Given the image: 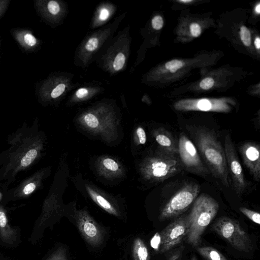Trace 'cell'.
I'll list each match as a JSON object with an SVG mask.
<instances>
[{
    "instance_id": "cell-1",
    "label": "cell",
    "mask_w": 260,
    "mask_h": 260,
    "mask_svg": "<svg viewBox=\"0 0 260 260\" xmlns=\"http://www.w3.org/2000/svg\"><path fill=\"white\" fill-rule=\"evenodd\" d=\"M37 124H24L8 136L9 147L0 153V184L9 185L20 172L29 169L41 157L44 141Z\"/></svg>"
},
{
    "instance_id": "cell-2",
    "label": "cell",
    "mask_w": 260,
    "mask_h": 260,
    "mask_svg": "<svg viewBox=\"0 0 260 260\" xmlns=\"http://www.w3.org/2000/svg\"><path fill=\"white\" fill-rule=\"evenodd\" d=\"M186 128L194 139L210 173L224 186L229 187L225 151L215 132L204 126H189Z\"/></svg>"
},
{
    "instance_id": "cell-3",
    "label": "cell",
    "mask_w": 260,
    "mask_h": 260,
    "mask_svg": "<svg viewBox=\"0 0 260 260\" xmlns=\"http://www.w3.org/2000/svg\"><path fill=\"white\" fill-rule=\"evenodd\" d=\"M219 208L218 203L212 197L202 193L194 201L187 215L188 233L186 242L193 247L198 246L205 230L216 216Z\"/></svg>"
},
{
    "instance_id": "cell-4",
    "label": "cell",
    "mask_w": 260,
    "mask_h": 260,
    "mask_svg": "<svg viewBox=\"0 0 260 260\" xmlns=\"http://www.w3.org/2000/svg\"><path fill=\"white\" fill-rule=\"evenodd\" d=\"M183 169L178 154L159 147L154 154L146 158L142 166V173L146 180L160 182L176 175Z\"/></svg>"
},
{
    "instance_id": "cell-5",
    "label": "cell",
    "mask_w": 260,
    "mask_h": 260,
    "mask_svg": "<svg viewBox=\"0 0 260 260\" xmlns=\"http://www.w3.org/2000/svg\"><path fill=\"white\" fill-rule=\"evenodd\" d=\"M212 230L239 251L249 252L253 248L249 235L235 219L221 217L214 222Z\"/></svg>"
},
{
    "instance_id": "cell-6",
    "label": "cell",
    "mask_w": 260,
    "mask_h": 260,
    "mask_svg": "<svg viewBox=\"0 0 260 260\" xmlns=\"http://www.w3.org/2000/svg\"><path fill=\"white\" fill-rule=\"evenodd\" d=\"M200 191L198 184L192 182L185 183L165 205L160 213V220L175 218L182 214L195 201Z\"/></svg>"
},
{
    "instance_id": "cell-7",
    "label": "cell",
    "mask_w": 260,
    "mask_h": 260,
    "mask_svg": "<svg viewBox=\"0 0 260 260\" xmlns=\"http://www.w3.org/2000/svg\"><path fill=\"white\" fill-rule=\"evenodd\" d=\"M178 144V154L183 169L202 176L209 174L210 172L202 161L197 148L184 133L180 134Z\"/></svg>"
},
{
    "instance_id": "cell-8",
    "label": "cell",
    "mask_w": 260,
    "mask_h": 260,
    "mask_svg": "<svg viewBox=\"0 0 260 260\" xmlns=\"http://www.w3.org/2000/svg\"><path fill=\"white\" fill-rule=\"evenodd\" d=\"M224 145L229 176L232 180L235 192L238 197H240L245 192L247 183L229 134H227L225 136Z\"/></svg>"
},
{
    "instance_id": "cell-9",
    "label": "cell",
    "mask_w": 260,
    "mask_h": 260,
    "mask_svg": "<svg viewBox=\"0 0 260 260\" xmlns=\"http://www.w3.org/2000/svg\"><path fill=\"white\" fill-rule=\"evenodd\" d=\"M188 233L187 215L174 220L160 233V252L165 253L172 249L186 238Z\"/></svg>"
},
{
    "instance_id": "cell-10",
    "label": "cell",
    "mask_w": 260,
    "mask_h": 260,
    "mask_svg": "<svg viewBox=\"0 0 260 260\" xmlns=\"http://www.w3.org/2000/svg\"><path fill=\"white\" fill-rule=\"evenodd\" d=\"M76 225L85 241L93 247L100 246L105 231L85 211H78L76 216Z\"/></svg>"
},
{
    "instance_id": "cell-11",
    "label": "cell",
    "mask_w": 260,
    "mask_h": 260,
    "mask_svg": "<svg viewBox=\"0 0 260 260\" xmlns=\"http://www.w3.org/2000/svg\"><path fill=\"white\" fill-rule=\"evenodd\" d=\"M243 163L253 179L256 182L260 179V146L254 142H245L239 147Z\"/></svg>"
},
{
    "instance_id": "cell-12",
    "label": "cell",
    "mask_w": 260,
    "mask_h": 260,
    "mask_svg": "<svg viewBox=\"0 0 260 260\" xmlns=\"http://www.w3.org/2000/svg\"><path fill=\"white\" fill-rule=\"evenodd\" d=\"M175 108L178 110L220 112H228L231 110L230 106L224 101H210L207 99L180 101L175 104Z\"/></svg>"
},
{
    "instance_id": "cell-13",
    "label": "cell",
    "mask_w": 260,
    "mask_h": 260,
    "mask_svg": "<svg viewBox=\"0 0 260 260\" xmlns=\"http://www.w3.org/2000/svg\"><path fill=\"white\" fill-rule=\"evenodd\" d=\"M46 169H41L27 178L14 188L11 195L14 199H21L30 196L41 185L45 178Z\"/></svg>"
},
{
    "instance_id": "cell-14",
    "label": "cell",
    "mask_w": 260,
    "mask_h": 260,
    "mask_svg": "<svg viewBox=\"0 0 260 260\" xmlns=\"http://www.w3.org/2000/svg\"><path fill=\"white\" fill-rule=\"evenodd\" d=\"M12 34L19 45L27 51H34L39 44V41L30 30L14 29Z\"/></svg>"
},
{
    "instance_id": "cell-15",
    "label": "cell",
    "mask_w": 260,
    "mask_h": 260,
    "mask_svg": "<svg viewBox=\"0 0 260 260\" xmlns=\"http://www.w3.org/2000/svg\"><path fill=\"white\" fill-rule=\"evenodd\" d=\"M154 137L160 148L178 154V142L170 132L164 127H160L154 131Z\"/></svg>"
},
{
    "instance_id": "cell-16",
    "label": "cell",
    "mask_w": 260,
    "mask_h": 260,
    "mask_svg": "<svg viewBox=\"0 0 260 260\" xmlns=\"http://www.w3.org/2000/svg\"><path fill=\"white\" fill-rule=\"evenodd\" d=\"M0 238L5 243L14 244L17 240L16 230L9 223L6 211L0 205Z\"/></svg>"
},
{
    "instance_id": "cell-17",
    "label": "cell",
    "mask_w": 260,
    "mask_h": 260,
    "mask_svg": "<svg viewBox=\"0 0 260 260\" xmlns=\"http://www.w3.org/2000/svg\"><path fill=\"white\" fill-rule=\"evenodd\" d=\"M132 255L134 260H150L147 247L140 238H137L134 241Z\"/></svg>"
},
{
    "instance_id": "cell-18",
    "label": "cell",
    "mask_w": 260,
    "mask_h": 260,
    "mask_svg": "<svg viewBox=\"0 0 260 260\" xmlns=\"http://www.w3.org/2000/svg\"><path fill=\"white\" fill-rule=\"evenodd\" d=\"M88 192L93 200L101 208L115 216L119 215L117 209L107 199L102 195L88 188Z\"/></svg>"
},
{
    "instance_id": "cell-19",
    "label": "cell",
    "mask_w": 260,
    "mask_h": 260,
    "mask_svg": "<svg viewBox=\"0 0 260 260\" xmlns=\"http://www.w3.org/2000/svg\"><path fill=\"white\" fill-rule=\"evenodd\" d=\"M197 250L206 260H227L223 254L213 247H198Z\"/></svg>"
},
{
    "instance_id": "cell-20",
    "label": "cell",
    "mask_w": 260,
    "mask_h": 260,
    "mask_svg": "<svg viewBox=\"0 0 260 260\" xmlns=\"http://www.w3.org/2000/svg\"><path fill=\"white\" fill-rule=\"evenodd\" d=\"M102 164L106 171L115 173L119 170L118 164L114 159L110 157H106L102 160Z\"/></svg>"
},
{
    "instance_id": "cell-21",
    "label": "cell",
    "mask_w": 260,
    "mask_h": 260,
    "mask_svg": "<svg viewBox=\"0 0 260 260\" xmlns=\"http://www.w3.org/2000/svg\"><path fill=\"white\" fill-rule=\"evenodd\" d=\"M240 212L254 223L260 224V214L258 212L250 210L245 207L239 209Z\"/></svg>"
},
{
    "instance_id": "cell-22",
    "label": "cell",
    "mask_w": 260,
    "mask_h": 260,
    "mask_svg": "<svg viewBox=\"0 0 260 260\" xmlns=\"http://www.w3.org/2000/svg\"><path fill=\"white\" fill-rule=\"evenodd\" d=\"M84 122L89 128H96L99 125V121L97 117L92 114L88 113L84 117Z\"/></svg>"
},
{
    "instance_id": "cell-23",
    "label": "cell",
    "mask_w": 260,
    "mask_h": 260,
    "mask_svg": "<svg viewBox=\"0 0 260 260\" xmlns=\"http://www.w3.org/2000/svg\"><path fill=\"white\" fill-rule=\"evenodd\" d=\"M46 260H68V259L64 249L62 248H59Z\"/></svg>"
},
{
    "instance_id": "cell-24",
    "label": "cell",
    "mask_w": 260,
    "mask_h": 260,
    "mask_svg": "<svg viewBox=\"0 0 260 260\" xmlns=\"http://www.w3.org/2000/svg\"><path fill=\"white\" fill-rule=\"evenodd\" d=\"M240 37L244 45L246 46H248L250 45V32L248 29L245 26H242L240 28Z\"/></svg>"
},
{
    "instance_id": "cell-25",
    "label": "cell",
    "mask_w": 260,
    "mask_h": 260,
    "mask_svg": "<svg viewBox=\"0 0 260 260\" xmlns=\"http://www.w3.org/2000/svg\"><path fill=\"white\" fill-rule=\"evenodd\" d=\"M183 66V63L177 59L169 61L165 64L166 69L172 73L176 72L178 69L181 68Z\"/></svg>"
},
{
    "instance_id": "cell-26",
    "label": "cell",
    "mask_w": 260,
    "mask_h": 260,
    "mask_svg": "<svg viewBox=\"0 0 260 260\" xmlns=\"http://www.w3.org/2000/svg\"><path fill=\"white\" fill-rule=\"evenodd\" d=\"M125 60V57L122 53H118L114 60L113 66L116 71H119L123 67Z\"/></svg>"
},
{
    "instance_id": "cell-27",
    "label": "cell",
    "mask_w": 260,
    "mask_h": 260,
    "mask_svg": "<svg viewBox=\"0 0 260 260\" xmlns=\"http://www.w3.org/2000/svg\"><path fill=\"white\" fill-rule=\"evenodd\" d=\"M66 86L63 83H60L50 90L49 93L50 98L55 99L59 96L64 91Z\"/></svg>"
},
{
    "instance_id": "cell-28",
    "label": "cell",
    "mask_w": 260,
    "mask_h": 260,
    "mask_svg": "<svg viewBox=\"0 0 260 260\" xmlns=\"http://www.w3.org/2000/svg\"><path fill=\"white\" fill-rule=\"evenodd\" d=\"M152 27L156 30H159L162 27L164 21L160 16H156L153 18L151 21Z\"/></svg>"
},
{
    "instance_id": "cell-29",
    "label": "cell",
    "mask_w": 260,
    "mask_h": 260,
    "mask_svg": "<svg viewBox=\"0 0 260 260\" xmlns=\"http://www.w3.org/2000/svg\"><path fill=\"white\" fill-rule=\"evenodd\" d=\"M98 46V40L96 38H90L85 45L86 49L88 51L95 50Z\"/></svg>"
},
{
    "instance_id": "cell-30",
    "label": "cell",
    "mask_w": 260,
    "mask_h": 260,
    "mask_svg": "<svg viewBox=\"0 0 260 260\" xmlns=\"http://www.w3.org/2000/svg\"><path fill=\"white\" fill-rule=\"evenodd\" d=\"M160 234L158 233H156L151 240V246L156 251H157L160 247Z\"/></svg>"
},
{
    "instance_id": "cell-31",
    "label": "cell",
    "mask_w": 260,
    "mask_h": 260,
    "mask_svg": "<svg viewBox=\"0 0 260 260\" xmlns=\"http://www.w3.org/2000/svg\"><path fill=\"white\" fill-rule=\"evenodd\" d=\"M214 83V81L212 78L207 77L200 82V86L203 89H209L213 86Z\"/></svg>"
},
{
    "instance_id": "cell-32",
    "label": "cell",
    "mask_w": 260,
    "mask_h": 260,
    "mask_svg": "<svg viewBox=\"0 0 260 260\" xmlns=\"http://www.w3.org/2000/svg\"><path fill=\"white\" fill-rule=\"evenodd\" d=\"M136 134L139 143L145 144L146 142V135L144 129L141 127H139L137 129Z\"/></svg>"
},
{
    "instance_id": "cell-33",
    "label": "cell",
    "mask_w": 260,
    "mask_h": 260,
    "mask_svg": "<svg viewBox=\"0 0 260 260\" xmlns=\"http://www.w3.org/2000/svg\"><path fill=\"white\" fill-rule=\"evenodd\" d=\"M190 30L192 36L194 37H199L201 33V27L196 23H192L190 25Z\"/></svg>"
},
{
    "instance_id": "cell-34",
    "label": "cell",
    "mask_w": 260,
    "mask_h": 260,
    "mask_svg": "<svg viewBox=\"0 0 260 260\" xmlns=\"http://www.w3.org/2000/svg\"><path fill=\"white\" fill-rule=\"evenodd\" d=\"M182 250L180 249L173 251L168 257L167 260H179L181 256Z\"/></svg>"
},
{
    "instance_id": "cell-35",
    "label": "cell",
    "mask_w": 260,
    "mask_h": 260,
    "mask_svg": "<svg viewBox=\"0 0 260 260\" xmlns=\"http://www.w3.org/2000/svg\"><path fill=\"white\" fill-rule=\"evenodd\" d=\"M9 4V0H0V17L5 13Z\"/></svg>"
},
{
    "instance_id": "cell-36",
    "label": "cell",
    "mask_w": 260,
    "mask_h": 260,
    "mask_svg": "<svg viewBox=\"0 0 260 260\" xmlns=\"http://www.w3.org/2000/svg\"><path fill=\"white\" fill-rule=\"evenodd\" d=\"M88 94V90L84 88H79L76 92V95L78 98H83Z\"/></svg>"
},
{
    "instance_id": "cell-37",
    "label": "cell",
    "mask_w": 260,
    "mask_h": 260,
    "mask_svg": "<svg viewBox=\"0 0 260 260\" xmlns=\"http://www.w3.org/2000/svg\"><path fill=\"white\" fill-rule=\"evenodd\" d=\"M109 16V11L107 9L104 8L103 9L100 13L99 18L101 20H105L107 19Z\"/></svg>"
},
{
    "instance_id": "cell-38",
    "label": "cell",
    "mask_w": 260,
    "mask_h": 260,
    "mask_svg": "<svg viewBox=\"0 0 260 260\" xmlns=\"http://www.w3.org/2000/svg\"><path fill=\"white\" fill-rule=\"evenodd\" d=\"M254 45L256 49H259L260 48V39L259 37H257L255 39Z\"/></svg>"
},
{
    "instance_id": "cell-39",
    "label": "cell",
    "mask_w": 260,
    "mask_h": 260,
    "mask_svg": "<svg viewBox=\"0 0 260 260\" xmlns=\"http://www.w3.org/2000/svg\"><path fill=\"white\" fill-rule=\"evenodd\" d=\"M255 11L256 13L258 14L260 13V4H258L256 6Z\"/></svg>"
},
{
    "instance_id": "cell-40",
    "label": "cell",
    "mask_w": 260,
    "mask_h": 260,
    "mask_svg": "<svg viewBox=\"0 0 260 260\" xmlns=\"http://www.w3.org/2000/svg\"><path fill=\"white\" fill-rule=\"evenodd\" d=\"M191 1H192L191 0H181V1H180V2H183V3H189V2H191Z\"/></svg>"
},
{
    "instance_id": "cell-41",
    "label": "cell",
    "mask_w": 260,
    "mask_h": 260,
    "mask_svg": "<svg viewBox=\"0 0 260 260\" xmlns=\"http://www.w3.org/2000/svg\"><path fill=\"white\" fill-rule=\"evenodd\" d=\"M191 260H198L197 258H196V257L195 256H193L191 258Z\"/></svg>"
},
{
    "instance_id": "cell-42",
    "label": "cell",
    "mask_w": 260,
    "mask_h": 260,
    "mask_svg": "<svg viewBox=\"0 0 260 260\" xmlns=\"http://www.w3.org/2000/svg\"><path fill=\"white\" fill-rule=\"evenodd\" d=\"M1 198H2V194H1V193L0 192V200H1Z\"/></svg>"
}]
</instances>
